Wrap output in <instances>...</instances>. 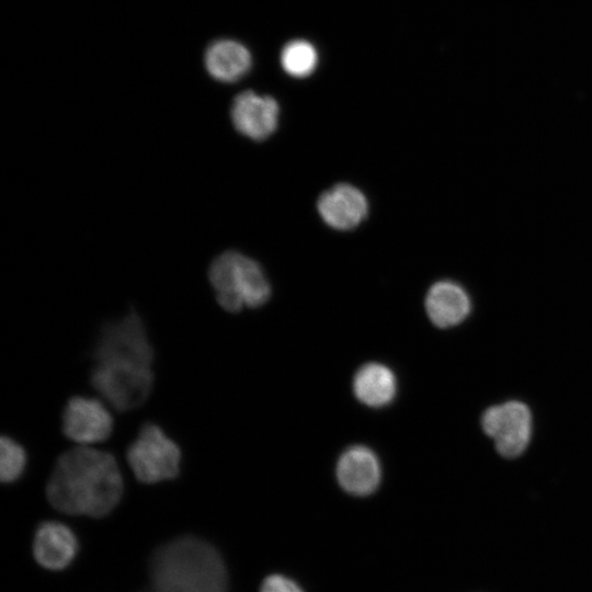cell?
Masks as SVG:
<instances>
[{
    "instance_id": "9",
    "label": "cell",
    "mask_w": 592,
    "mask_h": 592,
    "mask_svg": "<svg viewBox=\"0 0 592 592\" xmlns=\"http://www.w3.org/2000/svg\"><path fill=\"white\" fill-rule=\"evenodd\" d=\"M280 107L269 95L243 91L236 95L230 117L236 130L244 137L261 141L270 137L278 124Z\"/></svg>"
},
{
    "instance_id": "2",
    "label": "cell",
    "mask_w": 592,
    "mask_h": 592,
    "mask_svg": "<svg viewBox=\"0 0 592 592\" xmlns=\"http://www.w3.org/2000/svg\"><path fill=\"white\" fill-rule=\"evenodd\" d=\"M151 587L158 592H228L229 576L219 550L210 543L181 536L160 546L149 562Z\"/></svg>"
},
{
    "instance_id": "14",
    "label": "cell",
    "mask_w": 592,
    "mask_h": 592,
    "mask_svg": "<svg viewBox=\"0 0 592 592\" xmlns=\"http://www.w3.org/2000/svg\"><path fill=\"white\" fill-rule=\"evenodd\" d=\"M205 67L216 80L235 82L251 67V54L242 44L231 39L214 42L205 52Z\"/></svg>"
},
{
    "instance_id": "15",
    "label": "cell",
    "mask_w": 592,
    "mask_h": 592,
    "mask_svg": "<svg viewBox=\"0 0 592 592\" xmlns=\"http://www.w3.org/2000/svg\"><path fill=\"white\" fill-rule=\"evenodd\" d=\"M353 391L356 398L369 407H384L390 403L397 392L394 372L380 363H367L355 374Z\"/></svg>"
},
{
    "instance_id": "11",
    "label": "cell",
    "mask_w": 592,
    "mask_h": 592,
    "mask_svg": "<svg viewBox=\"0 0 592 592\" xmlns=\"http://www.w3.org/2000/svg\"><path fill=\"white\" fill-rule=\"evenodd\" d=\"M323 221L338 230H351L367 216L368 203L365 195L355 186L339 183L325 191L317 203Z\"/></svg>"
},
{
    "instance_id": "17",
    "label": "cell",
    "mask_w": 592,
    "mask_h": 592,
    "mask_svg": "<svg viewBox=\"0 0 592 592\" xmlns=\"http://www.w3.org/2000/svg\"><path fill=\"white\" fill-rule=\"evenodd\" d=\"M26 453L21 444L10 436H2L0 443V478L3 483L16 481L24 473Z\"/></svg>"
},
{
    "instance_id": "19",
    "label": "cell",
    "mask_w": 592,
    "mask_h": 592,
    "mask_svg": "<svg viewBox=\"0 0 592 592\" xmlns=\"http://www.w3.org/2000/svg\"><path fill=\"white\" fill-rule=\"evenodd\" d=\"M141 592H158L156 590H153L152 588H150L149 590H145V591H141Z\"/></svg>"
},
{
    "instance_id": "12",
    "label": "cell",
    "mask_w": 592,
    "mask_h": 592,
    "mask_svg": "<svg viewBox=\"0 0 592 592\" xmlns=\"http://www.w3.org/2000/svg\"><path fill=\"white\" fill-rule=\"evenodd\" d=\"M337 478L350 494L364 497L376 490L380 481V464L375 453L362 445L343 452L337 463Z\"/></svg>"
},
{
    "instance_id": "18",
    "label": "cell",
    "mask_w": 592,
    "mask_h": 592,
    "mask_svg": "<svg viewBox=\"0 0 592 592\" xmlns=\"http://www.w3.org/2000/svg\"><path fill=\"white\" fill-rule=\"evenodd\" d=\"M259 592H306L300 583L284 573H271L265 577Z\"/></svg>"
},
{
    "instance_id": "4",
    "label": "cell",
    "mask_w": 592,
    "mask_h": 592,
    "mask_svg": "<svg viewBox=\"0 0 592 592\" xmlns=\"http://www.w3.org/2000/svg\"><path fill=\"white\" fill-rule=\"evenodd\" d=\"M94 363L91 384L116 410L135 409L148 399L153 384L151 365L128 358Z\"/></svg>"
},
{
    "instance_id": "10",
    "label": "cell",
    "mask_w": 592,
    "mask_h": 592,
    "mask_svg": "<svg viewBox=\"0 0 592 592\" xmlns=\"http://www.w3.org/2000/svg\"><path fill=\"white\" fill-rule=\"evenodd\" d=\"M78 551V538L66 524L45 521L37 526L33 539V555L43 568L64 570L75 560Z\"/></svg>"
},
{
    "instance_id": "8",
    "label": "cell",
    "mask_w": 592,
    "mask_h": 592,
    "mask_svg": "<svg viewBox=\"0 0 592 592\" xmlns=\"http://www.w3.org/2000/svg\"><path fill=\"white\" fill-rule=\"evenodd\" d=\"M62 432L79 445L89 446L110 437L113 418L98 399L73 396L62 411Z\"/></svg>"
},
{
    "instance_id": "6",
    "label": "cell",
    "mask_w": 592,
    "mask_h": 592,
    "mask_svg": "<svg viewBox=\"0 0 592 592\" xmlns=\"http://www.w3.org/2000/svg\"><path fill=\"white\" fill-rule=\"evenodd\" d=\"M109 358H129L151 365L153 349L145 323L135 309L102 327L93 349V360Z\"/></svg>"
},
{
    "instance_id": "1",
    "label": "cell",
    "mask_w": 592,
    "mask_h": 592,
    "mask_svg": "<svg viewBox=\"0 0 592 592\" xmlns=\"http://www.w3.org/2000/svg\"><path fill=\"white\" fill-rule=\"evenodd\" d=\"M123 494V478L115 457L80 445L60 455L46 487L48 502L71 515L103 517Z\"/></svg>"
},
{
    "instance_id": "16",
    "label": "cell",
    "mask_w": 592,
    "mask_h": 592,
    "mask_svg": "<svg viewBox=\"0 0 592 592\" xmlns=\"http://www.w3.org/2000/svg\"><path fill=\"white\" fill-rule=\"evenodd\" d=\"M318 54L312 44L296 39L286 44L281 53V65L285 72L295 78L309 76L317 66Z\"/></svg>"
},
{
    "instance_id": "5",
    "label": "cell",
    "mask_w": 592,
    "mask_h": 592,
    "mask_svg": "<svg viewBox=\"0 0 592 592\" xmlns=\"http://www.w3.org/2000/svg\"><path fill=\"white\" fill-rule=\"evenodd\" d=\"M127 462L144 483L172 480L180 474L181 449L160 426L145 423L127 448Z\"/></svg>"
},
{
    "instance_id": "13",
    "label": "cell",
    "mask_w": 592,
    "mask_h": 592,
    "mask_svg": "<svg viewBox=\"0 0 592 592\" xmlns=\"http://www.w3.org/2000/svg\"><path fill=\"white\" fill-rule=\"evenodd\" d=\"M470 308V299L465 289L452 281L433 284L425 297L426 314L439 328L460 323L469 315Z\"/></svg>"
},
{
    "instance_id": "3",
    "label": "cell",
    "mask_w": 592,
    "mask_h": 592,
    "mask_svg": "<svg viewBox=\"0 0 592 592\" xmlns=\"http://www.w3.org/2000/svg\"><path fill=\"white\" fill-rule=\"evenodd\" d=\"M208 280L218 304L229 312L243 307H260L271 295V286L260 264L237 251L216 257L209 265Z\"/></svg>"
},
{
    "instance_id": "7",
    "label": "cell",
    "mask_w": 592,
    "mask_h": 592,
    "mask_svg": "<svg viewBox=\"0 0 592 592\" xmlns=\"http://www.w3.org/2000/svg\"><path fill=\"white\" fill-rule=\"evenodd\" d=\"M483 432L494 441L501 456L513 458L526 448L532 432V414L520 401L488 408L481 419Z\"/></svg>"
}]
</instances>
